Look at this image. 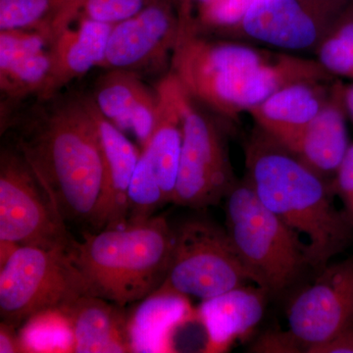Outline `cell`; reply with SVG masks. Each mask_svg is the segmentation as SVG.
<instances>
[{
	"instance_id": "cell-19",
	"label": "cell",
	"mask_w": 353,
	"mask_h": 353,
	"mask_svg": "<svg viewBox=\"0 0 353 353\" xmlns=\"http://www.w3.org/2000/svg\"><path fill=\"white\" fill-rule=\"evenodd\" d=\"M347 115L341 87L336 88L334 99L304 128L289 150L324 178L336 174L350 145Z\"/></svg>"
},
{
	"instance_id": "cell-18",
	"label": "cell",
	"mask_w": 353,
	"mask_h": 353,
	"mask_svg": "<svg viewBox=\"0 0 353 353\" xmlns=\"http://www.w3.org/2000/svg\"><path fill=\"white\" fill-rule=\"evenodd\" d=\"M197 319L188 296L155 290L129 314L132 352H173L176 330Z\"/></svg>"
},
{
	"instance_id": "cell-20",
	"label": "cell",
	"mask_w": 353,
	"mask_h": 353,
	"mask_svg": "<svg viewBox=\"0 0 353 353\" xmlns=\"http://www.w3.org/2000/svg\"><path fill=\"white\" fill-rule=\"evenodd\" d=\"M327 102L315 82H297L279 88L250 111L262 131L289 150Z\"/></svg>"
},
{
	"instance_id": "cell-14",
	"label": "cell",
	"mask_w": 353,
	"mask_h": 353,
	"mask_svg": "<svg viewBox=\"0 0 353 353\" xmlns=\"http://www.w3.org/2000/svg\"><path fill=\"white\" fill-rule=\"evenodd\" d=\"M157 123L143 152L152 164L165 202L172 203L183 150V105L188 92L173 73L157 88Z\"/></svg>"
},
{
	"instance_id": "cell-4",
	"label": "cell",
	"mask_w": 353,
	"mask_h": 353,
	"mask_svg": "<svg viewBox=\"0 0 353 353\" xmlns=\"http://www.w3.org/2000/svg\"><path fill=\"white\" fill-rule=\"evenodd\" d=\"M72 259L90 294L126 307L163 284L173 256L175 231L164 217L126 222L83 233Z\"/></svg>"
},
{
	"instance_id": "cell-6",
	"label": "cell",
	"mask_w": 353,
	"mask_h": 353,
	"mask_svg": "<svg viewBox=\"0 0 353 353\" xmlns=\"http://www.w3.org/2000/svg\"><path fill=\"white\" fill-rule=\"evenodd\" d=\"M85 294H92L67 250L20 245L0 267L1 322L17 329L43 311L66 310Z\"/></svg>"
},
{
	"instance_id": "cell-26",
	"label": "cell",
	"mask_w": 353,
	"mask_h": 353,
	"mask_svg": "<svg viewBox=\"0 0 353 353\" xmlns=\"http://www.w3.org/2000/svg\"><path fill=\"white\" fill-rule=\"evenodd\" d=\"M52 3L53 0H0V31L43 32L50 19Z\"/></svg>"
},
{
	"instance_id": "cell-12",
	"label": "cell",
	"mask_w": 353,
	"mask_h": 353,
	"mask_svg": "<svg viewBox=\"0 0 353 353\" xmlns=\"http://www.w3.org/2000/svg\"><path fill=\"white\" fill-rule=\"evenodd\" d=\"M181 23L173 0H155L134 17L113 26L101 67L132 71L162 64L174 51Z\"/></svg>"
},
{
	"instance_id": "cell-7",
	"label": "cell",
	"mask_w": 353,
	"mask_h": 353,
	"mask_svg": "<svg viewBox=\"0 0 353 353\" xmlns=\"http://www.w3.org/2000/svg\"><path fill=\"white\" fill-rule=\"evenodd\" d=\"M174 231L170 268L157 290L203 301L253 283L226 229L208 220L190 219Z\"/></svg>"
},
{
	"instance_id": "cell-32",
	"label": "cell",
	"mask_w": 353,
	"mask_h": 353,
	"mask_svg": "<svg viewBox=\"0 0 353 353\" xmlns=\"http://www.w3.org/2000/svg\"><path fill=\"white\" fill-rule=\"evenodd\" d=\"M182 29L192 30L194 26V13H197L196 20L203 12L204 9L212 2V0H173Z\"/></svg>"
},
{
	"instance_id": "cell-24",
	"label": "cell",
	"mask_w": 353,
	"mask_h": 353,
	"mask_svg": "<svg viewBox=\"0 0 353 353\" xmlns=\"http://www.w3.org/2000/svg\"><path fill=\"white\" fill-rule=\"evenodd\" d=\"M319 63L327 73L353 80V6L341 14L319 48Z\"/></svg>"
},
{
	"instance_id": "cell-17",
	"label": "cell",
	"mask_w": 353,
	"mask_h": 353,
	"mask_svg": "<svg viewBox=\"0 0 353 353\" xmlns=\"http://www.w3.org/2000/svg\"><path fill=\"white\" fill-rule=\"evenodd\" d=\"M75 29L68 28L51 43L52 66L50 78L39 97L50 99L74 79L101 66L113 25L90 19L78 20Z\"/></svg>"
},
{
	"instance_id": "cell-1",
	"label": "cell",
	"mask_w": 353,
	"mask_h": 353,
	"mask_svg": "<svg viewBox=\"0 0 353 353\" xmlns=\"http://www.w3.org/2000/svg\"><path fill=\"white\" fill-rule=\"evenodd\" d=\"M18 148L66 224L105 228L103 153L88 99L44 111L25 127Z\"/></svg>"
},
{
	"instance_id": "cell-15",
	"label": "cell",
	"mask_w": 353,
	"mask_h": 353,
	"mask_svg": "<svg viewBox=\"0 0 353 353\" xmlns=\"http://www.w3.org/2000/svg\"><path fill=\"white\" fill-rule=\"evenodd\" d=\"M50 39L36 30L0 31V88L11 99L41 94L50 78Z\"/></svg>"
},
{
	"instance_id": "cell-8",
	"label": "cell",
	"mask_w": 353,
	"mask_h": 353,
	"mask_svg": "<svg viewBox=\"0 0 353 353\" xmlns=\"http://www.w3.org/2000/svg\"><path fill=\"white\" fill-rule=\"evenodd\" d=\"M0 241L73 252L76 241L21 153L0 158Z\"/></svg>"
},
{
	"instance_id": "cell-11",
	"label": "cell",
	"mask_w": 353,
	"mask_h": 353,
	"mask_svg": "<svg viewBox=\"0 0 353 353\" xmlns=\"http://www.w3.org/2000/svg\"><path fill=\"white\" fill-rule=\"evenodd\" d=\"M287 318L290 333L306 352L352 326L353 254L322 268L314 282L290 301Z\"/></svg>"
},
{
	"instance_id": "cell-31",
	"label": "cell",
	"mask_w": 353,
	"mask_h": 353,
	"mask_svg": "<svg viewBox=\"0 0 353 353\" xmlns=\"http://www.w3.org/2000/svg\"><path fill=\"white\" fill-rule=\"evenodd\" d=\"M306 353H353V325L319 345H312Z\"/></svg>"
},
{
	"instance_id": "cell-27",
	"label": "cell",
	"mask_w": 353,
	"mask_h": 353,
	"mask_svg": "<svg viewBox=\"0 0 353 353\" xmlns=\"http://www.w3.org/2000/svg\"><path fill=\"white\" fill-rule=\"evenodd\" d=\"M155 0H90L83 7L80 19L116 25L134 17Z\"/></svg>"
},
{
	"instance_id": "cell-21",
	"label": "cell",
	"mask_w": 353,
	"mask_h": 353,
	"mask_svg": "<svg viewBox=\"0 0 353 353\" xmlns=\"http://www.w3.org/2000/svg\"><path fill=\"white\" fill-rule=\"evenodd\" d=\"M101 137L106 187L105 228L125 224L128 192L141 152L111 121L104 117L94 101L88 99Z\"/></svg>"
},
{
	"instance_id": "cell-16",
	"label": "cell",
	"mask_w": 353,
	"mask_h": 353,
	"mask_svg": "<svg viewBox=\"0 0 353 353\" xmlns=\"http://www.w3.org/2000/svg\"><path fill=\"white\" fill-rule=\"evenodd\" d=\"M124 308L94 294L74 301L63 311L71 323L74 352H132Z\"/></svg>"
},
{
	"instance_id": "cell-2",
	"label": "cell",
	"mask_w": 353,
	"mask_h": 353,
	"mask_svg": "<svg viewBox=\"0 0 353 353\" xmlns=\"http://www.w3.org/2000/svg\"><path fill=\"white\" fill-rule=\"evenodd\" d=\"M248 178L260 201L305 238L311 267L320 271L353 241V224L334 205L333 183L262 131L245 150Z\"/></svg>"
},
{
	"instance_id": "cell-34",
	"label": "cell",
	"mask_w": 353,
	"mask_h": 353,
	"mask_svg": "<svg viewBox=\"0 0 353 353\" xmlns=\"http://www.w3.org/2000/svg\"><path fill=\"white\" fill-rule=\"evenodd\" d=\"M341 95L347 116L353 122V83L347 87H341Z\"/></svg>"
},
{
	"instance_id": "cell-23",
	"label": "cell",
	"mask_w": 353,
	"mask_h": 353,
	"mask_svg": "<svg viewBox=\"0 0 353 353\" xmlns=\"http://www.w3.org/2000/svg\"><path fill=\"white\" fill-rule=\"evenodd\" d=\"M23 352H74L71 323L59 309L43 311L18 329Z\"/></svg>"
},
{
	"instance_id": "cell-33",
	"label": "cell",
	"mask_w": 353,
	"mask_h": 353,
	"mask_svg": "<svg viewBox=\"0 0 353 353\" xmlns=\"http://www.w3.org/2000/svg\"><path fill=\"white\" fill-rule=\"evenodd\" d=\"M17 328L1 322L0 327V352L15 353L23 352L21 345L19 333Z\"/></svg>"
},
{
	"instance_id": "cell-10",
	"label": "cell",
	"mask_w": 353,
	"mask_h": 353,
	"mask_svg": "<svg viewBox=\"0 0 353 353\" xmlns=\"http://www.w3.org/2000/svg\"><path fill=\"white\" fill-rule=\"evenodd\" d=\"M350 0H253L240 26L248 38L285 50L312 48Z\"/></svg>"
},
{
	"instance_id": "cell-5",
	"label": "cell",
	"mask_w": 353,
	"mask_h": 353,
	"mask_svg": "<svg viewBox=\"0 0 353 353\" xmlns=\"http://www.w3.org/2000/svg\"><path fill=\"white\" fill-rule=\"evenodd\" d=\"M225 201L228 234L255 285L276 296L312 268L307 243L260 201L248 180Z\"/></svg>"
},
{
	"instance_id": "cell-13",
	"label": "cell",
	"mask_w": 353,
	"mask_h": 353,
	"mask_svg": "<svg viewBox=\"0 0 353 353\" xmlns=\"http://www.w3.org/2000/svg\"><path fill=\"white\" fill-rule=\"evenodd\" d=\"M269 296L263 288L245 285L203 299L196 318L208 336L204 352H225L236 340L248 338L263 318Z\"/></svg>"
},
{
	"instance_id": "cell-3",
	"label": "cell",
	"mask_w": 353,
	"mask_h": 353,
	"mask_svg": "<svg viewBox=\"0 0 353 353\" xmlns=\"http://www.w3.org/2000/svg\"><path fill=\"white\" fill-rule=\"evenodd\" d=\"M173 74L190 97L223 115L252 110L279 88L326 78L321 64L265 53L230 43H211L182 31L174 51Z\"/></svg>"
},
{
	"instance_id": "cell-9",
	"label": "cell",
	"mask_w": 353,
	"mask_h": 353,
	"mask_svg": "<svg viewBox=\"0 0 353 353\" xmlns=\"http://www.w3.org/2000/svg\"><path fill=\"white\" fill-rule=\"evenodd\" d=\"M183 150L173 201L192 209L208 208L226 199L238 181L215 125L192 105H183Z\"/></svg>"
},
{
	"instance_id": "cell-25",
	"label": "cell",
	"mask_w": 353,
	"mask_h": 353,
	"mask_svg": "<svg viewBox=\"0 0 353 353\" xmlns=\"http://www.w3.org/2000/svg\"><path fill=\"white\" fill-rule=\"evenodd\" d=\"M165 203L163 192L152 170L150 159L141 150L128 192L126 222H143L150 219L155 211Z\"/></svg>"
},
{
	"instance_id": "cell-35",
	"label": "cell",
	"mask_w": 353,
	"mask_h": 353,
	"mask_svg": "<svg viewBox=\"0 0 353 353\" xmlns=\"http://www.w3.org/2000/svg\"><path fill=\"white\" fill-rule=\"evenodd\" d=\"M20 245L9 241H0V267L6 263L11 255L19 248Z\"/></svg>"
},
{
	"instance_id": "cell-22",
	"label": "cell",
	"mask_w": 353,
	"mask_h": 353,
	"mask_svg": "<svg viewBox=\"0 0 353 353\" xmlns=\"http://www.w3.org/2000/svg\"><path fill=\"white\" fill-rule=\"evenodd\" d=\"M138 75L127 70H113L99 83L94 103L99 112L120 130L128 129V117L146 90Z\"/></svg>"
},
{
	"instance_id": "cell-30",
	"label": "cell",
	"mask_w": 353,
	"mask_h": 353,
	"mask_svg": "<svg viewBox=\"0 0 353 353\" xmlns=\"http://www.w3.org/2000/svg\"><path fill=\"white\" fill-rule=\"evenodd\" d=\"M333 189L343 202V212L353 224V143L336 171Z\"/></svg>"
},
{
	"instance_id": "cell-29",
	"label": "cell",
	"mask_w": 353,
	"mask_h": 353,
	"mask_svg": "<svg viewBox=\"0 0 353 353\" xmlns=\"http://www.w3.org/2000/svg\"><path fill=\"white\" fill-rule=\"evenodd\" d=\"M250 352L261 353H299L306 348L296 336L288 331L265 332L252 343Z\"/></svg>"
},
{
	"instance_id": "cell-28",
	"label": "cell",
	"mask_w": 353,
	"mask_h": 353,
	"mask_svg": "<svg viewBox=\"0 0 353 353\" xmlns=\"http://www.w3.org/2000/svg\"><path fill=\"white\" fill-rule=\"evenodd\" d=\"M253 0H212L199 16L201 26L234 28L240 26Z\"/></svg>"
}]
</instances>
